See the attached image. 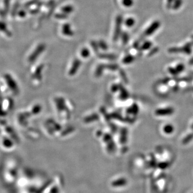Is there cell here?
Instances as JSON below:
<instances>
[{"label": "cell", "instance_id": "1", "mask_svg": "<svg viewBox=\"0 0 193 193\" xmlns=\"http://www.w3.org/2000/svg\"><path fill=\"white\" fill-rule=\"evenodd\" d=\"M123 22V18L121 15H118L115 19V27L114 29L113 40L114 41H117L121 35V27Z\"/></svg>", "mask_w": 193, "mask_h": 193}, {"label": "cell", "instance_id": "2", "mask_svg": "<svg viewBox=\"0 0 193 193\" xmlns=\"http://www.w3.org/2000/svg\"><path fill=\"white\" fill-rule=\"evenodd\" d=\"M174 113V109L172 107L159 108L155 111V114L158 117H167Z\"/></svg>", "mask_w": 193, "mask_h": 193}, {"label": "cell", "instance_id": "3", "mask_svg": "<svg viewBox=\"0 0 193 193\" xmlns=\"http://www.w3.org/2000/svg\"><path fill=\"white\" fill-rule=\"evenodd\" d=\"M62 33L63 34L67 36H72L73 35L74 33L71 29V27L69 24H64L62 27Z\"/></svg>", "mask_w": 193, "mask_h": 193}, {"label": "cell", "instance_id": "4", "mask_svg": "<svg viewBox=\"0 0 193 193\" xmlns=\"http://www.w3.org/2000/svg\"><path fill=\"white\" fill-rule=\"evenodd\" d=\"M174 131V127L171 124H167L163 127V132L165 134H172Z\"/></svg>", "mask_w": 193, "mask_h": 193}, {"label": "cell", "instance_id": "5", "mask_svg": "<svg viewBox=\"0 0 193 193\" xmlns=\"http://www.w3.org/2000/svg\"><path fill=\"white\" fill-rule=\"evenodd\" d=\"M0 31L2 32H4L6 35L8 36H10L12 33L11 32L9 31V30L7 29V27H6V24L3 23L2 22H0Z\"/></svg>", "mask_w": 193, "mask_h": 193}, {"label": "cell", "instance_id": "6", "mask_svg": "<svg viewBox=\"0 0 193 193\" xmlns=\"http://www.w3.org/2000/svg\"><path fill=\"white\" fill-rule=\"evenodd\" d=\"M193 140V133L192 132L187 135L182 140V143L184 144H187Z\"/></svg>", "mask_w": 193, "mask_h": 193}, {"label": "cell", "instance_id": "7", "mask_svg": "<svg viewBox=\"0 0 193 193\" xmlns=\"http://www.w3.org/2000/svg\"><path fill=\"white\" fill-rule=\"evenodd\" d=\"M61 11L63 13L68 15V14H70L71 12H73V6H70V5L69 6H63V7L62 8Z\"/></svg>", "mask_w": 193, "mask_h": 193}, {"label": "cell", "instance_id": "8", "mask_svg": "<svg viewBox=\"0 0 193 193\" xmlns=\"http://www.w3.org/2000/svg\"><path fill=\"white\" fill-rule=\"evenodd\" d=\"M121 38L123 44H127L129 40L128 34L127 32H122V33L121 34Z\"/></svg>", "mask_w": 193, "mask_h": 193}, {"label": "cell", "instance_id": "9", "mask_svg": "<svg viewBox=\"0 0 193 193\" xmlns=\"http://www.w3.org/2000/svg\"><path fill=\"white\" fill-rule=\"evenodd\" d=\"M55 18L57 19H65L67 18L68 15L62 12V13L56 14Z\"/></svg>", "mask_w": 193, "mask_h": 193}, {"label": "cell", "instance_id": "10", "mask_svg": "<svg viewBox=\"0 0 193 193\" xmlns=\"http://www.w3.org/2000/svg\"><path fill=\"white\" fill-rule=\"evenodd\" d=\"M134 20L132 18H128L125 22V24L126 26L128 27H132L134 25Z\"/></svg>", "mask_w": 193, "mask_h": 193}, {"label": "cell", "instance_id": "11", "mask_svg": "<svg viewBox=\"0 0 193 193\" xmlns=\"http://www.w3.org/2000/svg\"><path fill=\"white\" fill-rule=\"evenodd\" d=\"M175 68H176V70L177 71L178 73H181V72H182L184 70V67L183 64H179L178 66H176V67Z\"/></svg>", "mask_w": 193, "mask_h": 193}, {"label": "cell", "instance_id": "12", "mask_svg": "<svg viewBox=\"0 0 193 193\" xmlns=\"http://www.w3.org/2000/svg\"><path fill=\"white\" fill-rule=\"evenodd\" d=\"M168 71H169V72L170 73V74H171L172 75H173V76H176V75H177L178 74H179L175 68H169Z\"/></svg>", "mask_w": 193, "mask_h": 193}, {"label": "cell", "instance_id": "13", "mask_svg": "<svg viewBox=\"0 0 193 193\" xmlns=\"http://www.w3.org/2000/svg\"><path fill=\"white\" fill-rule=\"evenodd\" d=\"M122 3L123 5L127 7H129L132 6L133 4V1L132 0H122Z\"/></svg>", "mask_w": 193, "mask_h": 193}, {"label": "cell", "instance_id": "14", "mask_svg": "<svg viewBox=\"0 0 193 193\" xmlns=\"http://www.w3.org/2000/svg\"><path fill=\"white\" fill-rule=\"evenodd\" d=\"M99 45L100 47L102 48L103 49H106V48H107V45H106V44L105 42L104 41H102V40L100 41Z\"/></svg>", "mask_w": 193, "mask_h": 193}, {"label": "cell", "instance_id": "15", "mask_svg": "<svg viewBox=\"0 0 193 193\" xmlns=\"http://www.w3.org/2000/svg\"><path fill=\"white\" fill-rule=\"evenodd\" d=\"M25 15H26V13L24 12V11H23V10H22V11H21L20 12H19V13H18V15H19V16L22 17H24V16H25Z\"/></svg>", "mask_w": 193, "mask_h": 193}, {"label": "cell", "instance_id": "16", "mask_svg": "<svg viewBox=\"0 0 193 193\" xmlns=\"http://www.w3.org/2000/svg\"><path fill=\"white\" fill-rule=\"evenodd\" d=\"M54 3H55L54 1H53V0H50V1H49L48 3H47V6H53V4H54Z\"/></svg>", "mask_w": 193, "mask_h": 193}, {"label": "cell", "instance_id": "17", "mask_svg": "<svg viewBox=\"0 0 193 193\" xmlns=\"http://www.w3.org/2000/svg\"><path fill=\"white\" fill-rule=\"evenodd\" d=\"M192 133H193V124L192 126Z\"/></svg>", "mask_w": 193, "mask_h": 193}]
</instances>
